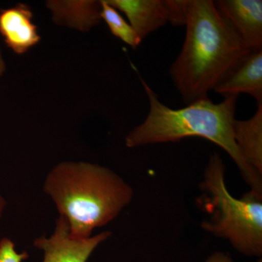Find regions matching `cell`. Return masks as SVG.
Here are the masks:
<instances>
[{"instance_id": "1", "label": "cell", "mask_w": 262, "mask_h": 262, "mask_svg": "<svg viewBox=\"0 0 262 262\" xmlns=\"http://www.w3.org/2000/svg\"><path fill=\"white\" fill-rule=\"evenodd\" d=\"M182 51L170 70L184 102L208 98L249 49L219 14L211 0H192Z\"/></svg>"}, {"instance_id": "2", "label": "cell", "mask_w": 262, "mask_h": 262, "mask_svg": "<svg viewBox=\"0 0 262 262\" xmlns=\"http://www.w3.org/2000/svg\"><path fill=\"white\" fill-rule=\"evenodd\" d=\"M141 82L149 99V111L144 121L125 138L127 147L176 142L194 136L208 139L228 153L251 192L261 195V177L245 161L234 139L237 95L225 96L219 103L208 97L203 98L186 107L173 110L162 103L141 77Z\"/></svg>"}, {"instance_id": "3", "label": "cell", "mask_w": 262, "mask_h": 262, "mask_svg": "<svg viewBox=\"0 0 262 262\" xmlns=\"http://www.w3.org/2000/svg\"><path fill=\"white\" fill-rule=\"evenodd\" d=\"M43 191L68 224L74 238L115 220L132 201V188L113 170L84 161H63L50 170Z\"/></svg>"}, {"instance_id": "4", "label": "cell", "mask_w": 262, "mask_h": 262, "mask_svg": "<svg viewBox=\"0 0 262 262\" xmlns=\"http://www.w3.org/2000/svg\"><path fill=\"white\" fill-rule=\"evenodd\" d=\"M225 166L220 155H212L205 171L203 187L211 196L208 209L213 216L202 227L217 237L227 239L239 252L248 256L262 253L261 196L249 192L236 199L227 190Z\"/></svg>"}, {"instance_id": "5", "label": "cell", "mask_w": 262, "mask_h": 262, "mask_svg": "<svg viewBox=\"0 0 262 262\" xmlns=\"http://www.w3.org/2000/svg\"><path fill=\"white\" fill-rule=\"evenodd\" d=\"M111 234L103 232L89 238H74L67 221L59 215L53 233L49 237H38L34 246L44 253L43 262H87L94 250Z\"/></svg>"}, {"instance_id": "6", "label": "cell", "mask_w": 262, "mask_h": 262, "mask_svg": "<svg viewBox=\"0 0 262 262\" xmlns=\"http://www.w3.org/2000/svg\"><path fill=\"white\" fill-rule=\"evenodd\" d=\"M214 5L250 51H262L261 0H219Z\"/></svg>"}, {"instance_id": "7", "label": "cell", "mask_w": 262, "mask_h": 262, "mask_svg": "<svg viewBox=\"0 0 262 262\" xmlns=\"http://www.w3.org/2000/svg\"><path fill=\"white\" fill-rule=\"evenodd\" d=\"M32 8L24 3L0 10V35L15 54L23 55L40 42Z\"/></svg>"}, {"instance_id": "8", "label": "cell", "mask_w": 262, "mask_h": 262, "mask_svg": "<svg viewBox=\"0 0 262 262\" xmlns=\"http://www.w3.org/2000/svg\"><path fill=\"white\" fill-rule=\"evenodd\" d=\"M217 94L251 95L262 103V51H251L213 89Z\"/></svg>"}, {"instance_id": "9", "label": "cell", "mask_w": 262, "mask_h": 262, "mask_svg": "<svg viewBox=\"0 0 262 262\" xmlns=\"http://www.w3.org/2000/svg\"><path fill=\"white\" fill-rule=\"evenodd\" d=\"M46 5L55 24L81 32H89L101 20V1L49 0Z\"/></svg>"}, {"instance_id": "10", "label": "cell", "mask_w": 262, "mask_h": 262, "mask_svg": "<svg viewBox=\"0 0 262 262\" xmlns=\"http://www.w3.org/2000/svg\"><path fill=\"white\" fill-rule=\"evenodd\" d=\"M127 17L141 40L168 23L163 0H106Z\"/></svg>"}, {"instance_id": "11", "label": "cell", "mask_w": 262, "mask_h": 262, "mask_svg": "<svg viewBox=\"0 0 262 262\" xmlns=\"http://www.w3.org/2000/svg\"><path fill=\"white\" fill-rule=\"evenodd\" d=\"M234 141L245 161L262 174V103H258L256 113L246 120H234Z\"/></svg>"}, {"instance_id": "12", "label": "cell", "mask_w": 262, "mask_h": 262, "mask_svg": "<svg viewBox=\"0 0 262 262\" xmlns=\"http://www.w3.org/2000/svg\"><path fill=\"white\" fill-rule=\"evenodd\" d=\"M101 20H104L112 34L134 49L139 47L142 40L130 24L106 0H101Z\"/></svg>"}, {"instance_id": "13", "label": "cell", "mask_w": 262, "mask_h": 262, "mask_svg": "<svg viewBox=\"0 0 262 262\" xmlns=\"http://www.w3.org/2000/svg\"><path fill=\"white\" fill-rule=\"evenodd\" d=\"M168 22L174 27H183L187 24L192 0H163Z\"/></svg>"}, {"instance_id": "14", "label": "cell", "mask_w": 262, "mask_h": 262, "mask_svg": "<svg viewBox=\"0 0 262 262\" xmlns=\"http://www.w3.org/2000/svg\"><path fill=\"white\" fill-rule=\"evenodd\" d=\"M28 256L26 251L17 252L11 239L5 237L0 241V262H22Z\"/></svg>"}, {"instance_id": "15", "label": "cell", "mask_w": 262, "mask_h": 262, "mask_svg": "<svg viewBox=\"0 0 262 262\" xmlns=\"http://www.w3.org/2000/svg\"><path fill=\"white\" fill-rule=\"evenodd\" d=\"M206 262H232L228 254L222 252H215L208 257Z\"/></svg>"}, {"instance_id": "16", "label": "cell", "mask_w": 262, "mask_h": 262, "mask_svg": "<svg viewBox=\"0 0 262 262\" xmlns=\"http://www.w3.org/2000/svg\"><path fill=\"white\" fill-rule=\"evenodd\" d=\"M5 71H6V63L3 57L2 48L0 47V78L4 75Z\"/></svg>"}, {"instance_id": "17", "label": "cell", "mask_w": 262, "mask_h": 262, "mask_svg": "<svg viewBox=\"0 0 262 262\" xmlns=\"http://www.w3.org/2000/svg\"><path fill=\"white\" fill-rule=\"evenodd\" d=\"M6 206V201H5L3 196L0 194V220H1L2 215H3V211H4L5 207Z\"/></svg>"}]
</instances>
